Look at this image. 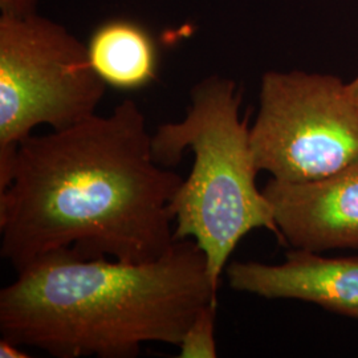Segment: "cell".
<instances>
[{"mask_svg":"<svg viewBox=\"0 0 358 358\" xmlns=\"http://www.w3.org/2000/svg\"><path fill=\"white\" fill-rule=\"evenodd\" d=\"M133 100L17 148L0 192V255L16 272L71 250L85 259H159L176 242L170 202L183 179L154 161Z\"/></svg>","mask_w":358,"mask_h":358,"instance_id":"6da1fadb","label":"cell"},{"mask_svg":"<svg viewBox=\"0 0 358 358\" xmlns=\"http://www.w3.org/2000/svg\"><path fill=\"white\" fill-rule=\"evenodd\" d=\"M208 304L217 291L192 239L143 263L59 250L0 291V333L52 357L134 358L146 343L179 345Z\"/></svg>","mask_w":358,"mask_h":358,"instance_id":"7a4b0ae2","label":"cell"},{"mask_svg":"<svg viewBox=\"0 0 358 358\" xmlns=\"http://www.w3.org/2000/svg\"><path fill=\"white\" fill-rule=\"evenodd\" d=\"M241 101L232 80L206 77L192 90L186 117L161 125L152 137L161 166L178 165L186 149L194 153L192 173L170 202L174 239L196 242L217 291L230 256L250 231L266 229L279 236L268 199L256 186L259 170Z\"/></svg>","mask_w":358,"mask_h":358,"instance_id":"3957f363","label":"cell"},{"mask_svg":"<svg viewBox=\"0 0 358 358\" xmlns=\"http://www.w3.org/2000/svg\"><path fill=\"white\" fill-rule=\"evenodd\" d=\"M106 87L64 27L38 13L0 16V192L34 129L63 130L96 115Z\"/></svg>","mask_w":358,"mask_h":358,"instance_id":"277c9868","label":"cell"},{"mask_svg":"<svg viewBox=\"0 0 358 358\" xmlns=\"http://www.w3.org/2000/svg\"><path fill=\"white\" fill-rule=\"evenodd\" d=\"M250 143L257 170L272 179L324 178L358 158V100L338 77L271 71Z\"/></svg>","mask_w":358,"mask_h":358,"instance_id":"5b68a950","label":"cell"},{"mask_svg":"<svg viewBox=\"0 0 358 358\" xmlns=\"http://www.w3.org/2000/svg\"><path fill=\"white\" fill-rule=\"evenodd\" d=\"M262 192L282 242L313 252L358 250V158L324 178L271 179Z\"/></svg>","mask_w":358,"mask_h":358,"instance_id":"8992f818","label":"cell"},{"mask_svg":"<svg viewBox=\"0 0 358 358\" xmlns=\"http://www.w3.org/2000/svg\"><path fill=\"white\" fill-rule=\"evenodd\" d=\"M226 275L235 291L313 303L358 320V256L325 257L294 248L282 264L232 262Z\"/></svg>","mask_w":358,"mask_h":358,"instance_id":"52a82bcc","label":"cell"},{"mask_svg":"<svg viewBox=\"0 0 358 358\" xmlns=\"http://www.w3.org/2000/svg\"><path fill=\"white\" fill-rule=\"evenodd\" d=\"M87 50L94 72L115 90H142L158 75L157 44L134 20L112 19L100 24L92 32Z\"/></svg>","mask_w":358,"mask_h":358,"instance_id":"ba28073f","label":"cell"},{"mask_svg":"<svg viewBox=\"0 0 358 358\" xmlns=\"http://www.w3.org/2000/svg\"><path fill=\"white\" fill-rule=\"evenodd\" d=\"M217 304H208L199 310L179 344V358H215V319Z\"/></svg>","mask_w":358,"mask_h":358,"instance_id":"9c48e42d","label":"cell"},{"mask_svg":"<svg viewBox=\"0 0 358 358\" xmlns=\"http://www.w3.org/2000/svg\"><path fill=\"white\" fill-rule=\"evenodd\" d=\"M0 13L13 17L36 13V0H0Z\"/></svg>","mask_w":358,"mask_h":358,"instance_id":"30bf717a","label":"cell"},{"mask_svg":"<svg viewBox=\"0 0 358 358\" xmlns=\"http://www.w3.org/2000/svg\"><path fill=\"white\" fill-rule=\"evenodd\" d=\"M0 357L1 358H28L29 356L23 352L19 345L7 338L0 340Z\"/></svg>","mask_w":358,"mask_h":358,"instance_id":"8fae6325","label":"cell"},{"mask_svg":"<svg viewBox=\"0 0 358 358\" xmlns=\"http://www.w3.org/2000/svg\"><path fill=\"white\" fill-rule=\"evenodd\" d=\"M348 85H349V90L352 92V94L358 100V76L352 83H349Z\"/></svg>","mask_w":358,"mask_h":358,"instance_id":"7c38bea8","label":"cell"}]
</instances>
